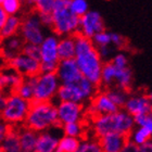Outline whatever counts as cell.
Wrapping results in <instances>:
<instances>
[{"label": "cell", "instance_id": "cell-32", "mask_svg": "<svg viewBox=\"0 0 152 152\" xmlns=\"http://www.w3.org/2000/svg\"><path fill=\"white\" fill-rule=\"evenodd\" d=\"M0 6L7 15L12 16L16 15V13L20 11L22 7V2H20L19 0H1Z\"/></svg>", "mask_w": 152, "mask_h": 152}, {"label": "cell", "instance_id": "cell-31", "mask_svg": "<svg viewBox=\"0 0 152 152\" xmlns=\"http://www.w3.org/2000/svg\"><path fill=\"white\" fill-rule=\"evenodd\" d=\"M76 152H103L102 148L99 143L98 139H89L85 138L84 140H80L79 146L76 150Z\"/></svg>", "mask_w": 152, "mask_h": 152}, {"label": "cell", "instance_id": "cell-45", "mask_svg": "<svg viewBox=\"0 0 152 152\" xmlns=\"http://www.w3.org/2000/svg\"><path fill=\"white\" fill-rule=\"evenodd\" d=\"M7 19H8V15L6 14V12L2 10V8H1V6H0V28L3 26V24L6 23Z\"/></svg>", "mask_w": 152, "mask_h": 152}, {"label": "cell", "instance_id": "cell-24", "mask_svg": "<svg viewBox=\"0 0 152 152\" xmlns=\"http://www.w3.org/2000/svg\"><path fill=\"white\" fill-rule=\"evenodd\" d=\"M132 80H133V73H132L129 66L125 67V69H116L115 78H114L115 88L122 89L124 91L128 92L130 86H132Z\"/></svg>", "mask_w": 152, "mask_h": 152}, {"label": "cell", "instance_id": "cell-26", "mask_svg": "<svg viewBox=\"0 0 152 152\" xmlns=\"http://www.w3.org/2000/svg\"><path fill=\"white\" fill-rule=\"evenodd\" d=\"M80 140L77 138L63 136L59 139L57 149L54 152H76Z\"/></svg>", "mask_w": 152, "mask_h": 152}, {"label": "cell", "instance_id": "cell-19", "mask_svg": "<svg viewBox=\"0 0 152 152\" xmlns=\"http://www.w3.org/2000/svg\"><path fill=\"white\" fill-rule=\"evenodd\" d=\"M16 130H18V135H19V141H20V147H21V151L34 152L35 146H36V141H37L38 133H36L34 130L25 127L23 124H22V126L16 125Z\"/></svg>", "mask_w": 152, "mask_h": 152}, {"label": "cell", "instance_id": "cell-21", "mask_svg": "<svg viewBox=\"0 0 152 152\" xmlns=\"http://www.w3.org/2000/svg\"><path fill=\"white\" fill-rule=\"evenodd\" d=\"M58 59L59 61L71 60L75 58L74 36H65L58 41Z\"/></svg>", "mask_w": 152, "mask_h": 152}, {"label": "cell", "instance_id": "cell-12", "mask_svg": "<svg viewBox=\"0 0 152 152\" xmlns=\"http://www.w3.org/2000/svg\"><path fill=\"white\" fill-rule=\"evenodd\" d=\"M117 111H120V109L110 100L105 92H98L91 99L86 113L90 114L92 118H95L100 115L116 113Z\"/></svg>", "mask_w": 152, "mask_h": 152}, {"label": "cell", "instance_id": "cell-14", "mask_svg": "<svg viewBox=\"0 0 152 152\" xmlns=\"http://www.w3.org/2000/svg\"><path fill=\"white\" fill-rule=\"evenodd\" d=\"M56 74H57L58 79L60 82V85L73 84L82 77V74L79 72L74 59L59 61Z\"/></svg>", "mask_w": 152, "mask_h": 152}, {"label": "cell", "instance_id": "cell-8", "mask_svg": "<svg viewBox=\"0 0 152 152\" xmlns=\"http://www.w3.org/2000/svg\"><path fill=\"white\" fill-rule=\"evenodd\" d=\"M24 20H22L21 28H20V36L25 44L40 46L42 40L45 39L42 25L38 19L37 13L33 11Z\"/></svg>", "mask_w": 152, "mask_h": 152}, {"label": "cell", "instance_id": "cell-46", "mask_svg": "<svg viewBox=\"0 0 152 152\" xmlns=\"http://www.w3.org/2000/svg\"><path fill=\"white\" fill-rule=\"evenodd\" d=\"M2 96H4V94H3L2 89H1V87H0V97H2Z\"/></svg>", "mask_w": 152, "mask_h": 152}, {"label": "cell", "instance_id": "cell-23", "mask_svg": "<svg viewBox=\"0 0 152 152\" xmlns=\"http://www.w3.org/2000/svg\"><path fill=\"white\" fill-rule=\"evenodd\" d=\"M0 151L1 152H20L21 147H20L19 135L15 126H11L9 133L3 139V141L0 143Z\"/></svg>", "mask_w": 152, "mask_h": 152}, {"label": "cell", "instance_id": "cell-33", "mask_svg": "<svg viewBox=\"0 0 152 152\" xmlns=\"http://www.w3.org/2000/svg\"><path fill=\"white\" fill-rule=\"evenodd\" d=\"M70 10L80 18L88 12V3L85 0H70Z\"/></svg>", "mask_w": 152, "mask_h": 152}, {"label": "cell", "instance_id": "cell-7", "mask_svg": "<svg viewBox=\"0 0 152 152\" xmlns=\"http://www.w3.org/2000/svg\"><path fill=\"white\" fill-rule=\"evenodd\" d=\"M31 108V102L20 98L15 94L7 96L6 105L0 112V118L11 126L24 123Z\"/></svg>", "mask_w": 152, "mask_h": 152}, {"label": "cell", "instance_id": "cell-15", "mask_svg": "<svg viewBox=\"0 0 152 152\" xmlns=\"http://www.w3.org/2000/svg\"><path fill=\"white\" fill-rule=\"evenodd\" d=\"M23 79L24 77L11 69L9 65L0 67V87L2 89L3 94L4 92H8V95L14 94L16 89L19 88V86L22 84Z\"/></svg>", "mask_w": 152, "mask_h": 152}, {"label": "cell", "instance_id": "cell-43", "mask_svg": "<svg viewBox=\"0 0 152 152\" xmlns=\"http://www.w3.org/2000/svg\"><path fill=\"white\" fill-rule=\"evenodd\" d=\"M138 146L135 145L134 142H132L130 140H128L126 143H125V146L123 147V149L121 150V152H138Z\"/></svg>", "mask_w": 152, "mask_h": 152}, {"label": "cell", "instance_id": "cell-3", "mask_svg": "<svg viewBox=\"0 0 152 152\" xmlns=\"http://www.w3.org/2000/svg\"><path fill=\"white\" fill-rule=\"evenodd\" d=\"M23 125L38 134L59 126L56 105L52 102H31V108Z\"/></svg>", "mask_w": 152, "mask_h": 152}, {"label": "cell", "instance_id": "cell-34", "mask_svg": "<svg viewBox=\"0 0 152 152\" xmlns=\"http://www.w3.org/2000/svg\"><path fill=\"white\" fill-rule=\"evenodd\" d=\"M35 12L51 14L54 8V0H37L34 2Z\"/></svg>", "mask_w": 152, "mask_h": 152}, {"label": "cell", "instance_id": "cell-20", "mask_svg": "<svg viewBox=\"0 0 152 152\" xmlns=\"http://www.w3.org/2000/svg\"><path fill=\"white\" fill-rule=\"evenodd\" d=\"M60 137L54 136L49 130L39 133L34 152H54L57 149Z\"/></svg>", "mask_w": 152, "mask_h": 152}, {"label": "cell", "instance_id": "cell-44", "mask_svg": "<svg viewBox=\"0 0 152 152\" xmlns=\"http://www.w3.org/2000/svg\"><path fill=\"white\" fill-rule=\"evenodd\" d=\"M138 152H152V143L151 140L147 141L146 143H143L141 146H138Z\"/></svg>", "mask_w": 152, "mask_h": 152}, {"label": "cell", "instance_id": "cell-25", "mask_svg": "<svg viewBox=\"0 0 152 152\" xmlns=\"http://www.w3.org/2000/svg\"><path fill=\"white\" fill-rule=\"evenodd\" d=\"M115 72H116V69L110 61L103 63V66H102L101 70V83H100V85H103L104 87L114 86Z\"/></svg>", "mask_w": 152, "mask_h": 152}, {"label": "cell", "instance_id": "cell-5", "mask_svg": "<svg viewBox=\"0 0 152 152\" xmlns=\"http://www.w3.org/2000/svg\"><path fill=\"white\" fill-rule=\"evenodd\" d=\"M97 94L98 87L82 76L73 84L59 86L56 97L60 102H74L83 104L86 100H91Z\"/></svg>", "mask_w": 152, "mask_h": 152}, {"label": "cell", "instance_id": "cell-36", "mask_svg": "<svg viewBox=\"0 0 152 152\" xmlns=\"http://www.w3.org/2000/svg\"><path fill=\"white\" fill-rule=\"evenodd\" d=\"M22 52L26 56L31 57L32 59L39 61L40 62V50H39V46H35V45H29V44H24L22 49Z\"/></svg>", "mask_w": 152, "mask_h": 152}, {"label": "cell", "instance_id": "cell-17", "mask_svg": "<svg viewBox=\"0 0 152 152\" xmlns=\"http://www.w3.org/2000/svg\"><path fill=\"white\" fill-rule=\"evenodd\" d=\"M58 41L57 36H48L45 37L42 42L39 46L40 50V62L51 63V62H59L58 59Z\"/></svg>", "mask_w": 152, "mask_h": 152}, {"label": "cell", "instance_id": "cell-29", "mask_svg": "<svg viewBox=\"0 0 152 152\" xmlns=\"http://www.w3.org/2000/svg\"><path fill=\"white\" fill-rule=\"evenodd\" d=\"M84 127H85V125L82 122H77V123H71V124H66V125H63L62 130L65 134L64 136L79 139V138L84 137V134H85Z\"/></svg>", "mask_w": 152, "mask_h": 152}, {"label": "cell", "instance_id": "cell-22", "mask_svg": "<svg viewBox=\"0 0 152 152\" xmlns=\"http://www.w3.org/2000/svg\"><path fill=\"white\" fill-rule=\"evenodd\" d=\"M21 24H22V19L20 16H8L6 23L0 28V38H1V40L18 35V33L20 32V28H21Z\"/></svg>", "mask_w": 152, "mask_h": 152}, {"label": "cell", "instance_id": "cell-11", "mask_svg": "<svg viewBox=\"0 0 152 152\" xmlns=\"http://www.w3.org/2000/svg\"><path fill=\"white\" fill-rule=\"evenodd\" d=\"M60 125L80 122L84 116V105L74 102H59L56 105Z\"/></svg>", "mask_w": 152, "mask_h": 152}, {"label": "cell", "instance_id": "cell-49", "mask_svg": "<svg viewBox=\"0 0 152 152\" xmlns=\"http://www.w3.org/2000/svg\"><path fill=\"white\" fill-rule=\"evenodd\" d=\"M0 152H1V151H0Z\"/></svg>", "mask_w": 152, "mask_h": 152}, {"label": "cell", "instance_id": "cell-38", "mask_svg": "<svg viewBox=\"0 0 152 152\" xmlns=\"http://www.w3.org/2000/svg\"><path fill=\"white\" fill-rule=\"evenodd\" d=\"M116 69H125L128 67V59L124 53H117L110 61Z\"/></svg>", "mask_w": 152, "mask_h": 152}, {"label": "cell", "instance_id": "cell-35", "mask_svg": "<svg viewBox=\"0 0 152 152\" xmlns=\"http://www.w3.org/2000/svg\"><path fill=\"white\" fill-rule=\"evenodd\" d=\"M91 41L96 48L103 47V46H110L111 45V35H110V32L103 31V32L98 33L97 35H95L91 38Z\"/></svg>", "mask_w": 152, "mask_h": 152}, {"label": "cell", "instance_id": "cell-13", "mask_svg": "<svg viewBox=\"0 0 152 152\" xmlns=\"http://www.w3.org/2000/svg\"><path fill=\"white\" fill-rule=\"evenodd\" d=\"M123 108L132 116L151 114V97L148 95H138L128 97Z\"/></svg>", "mask_w": 152, "mask_h": 152}, {"label": "cell", "instance_id": "cell-6", "mask_svg": "<svg viewBox=\"0 0 152 152\" xmlns=\"http://www.w3.org/2000/svg\"><path fill=\"white\" fill-rule=\"evenodd\" d=\"M31 80L33 85V100L31 102H51L60 86L56 73L39 74L31 77Z\"/></svg>", "mask_w": 152, "mask_h": 152}, {"label": "cell", "instance_id": "cell-9", "mask_svg": "<svg viewBox=\"0 0 152 152\" xmlns=\"http://www.w3.org/2000/svg\"><path fill=\"white\" fill-rule=\"evenodd\" d=\"M105 31V25L101 14L98 11H88L79 18L78 34L91 39L98 33Z\"/></svg>", "mask_w": 152, "mask_h": 152}, {"label": "cell", "instance_id": "cell-41", "mask_svg": "<svg viewBox=\"0 0 152 152\" xmlns=\"http://www.w3.org/2000/svg\"><path fill=\"white\" fill-rule=\"evenodd\" d=\"M97 49V52H98L99 57L102 59H107L112 54V48L110 46H103V47H98L96 48Z\"/></svg>", "mask_w": 152, "mask_h": 152}, {"label": "cell", "instance_id": "cell-16", "mask_svg": "<svg viewBox=\"0 0 152 152\" xmlns=\"http://www.w3.org/2000/svg\"><path fill=\"white\" fill-rule=\"evenodd\" d=\"M24 41L20 35L7 38L0 41V59L3 60L7 64L15 57L16 54L22 52Z\"/></svg>", "mask_w": 152, "mask_h": 152}, {"label": "cell", "instance_id": "cell-27", "mask_svg": "<svg viewBox=\"0 0 152 152\" xmlns=\"http://www.w3.org/2000/svg\"><path fill=\"white\" fill-rule=\"evenodd\" d=\"M151 133L152 130L145 128V127H139L138 129L132 132L129 135V140L137 146H141L147 141L151 140Z\"/></svg>", "mask_w": 152, "mask_h": 152}, {"label": "cell", "instance_id": "cell-10", "mask_svg": "<svg viewBox=\"0 0 152 152\" xmlns=\"http://www.w3.org/2000/svg\"><path fill=\"white\" fill-rule=\"evenodd\" d=\"M8 65L24 78L35 77L40 74V62L32 59L23 52L16 54L8 63Z\"/></svg>", "mask_w": 152, "mask_h": 152}, {"label": "cell", "instance_id": "cell-18", "mask_svg": "<svg viewBox=\"0 0 152 152\" xmlns=\"http://www.w3.org/2000/svg\"><path fill=\"white\" fill-rule=\"evenodd\" d=\"M98 140L103 152H121L125 143L129 140V136L123 134H109Z\"/></svg>", "mask_w": 152, "mask_h": 152}, {"label": "cell", "instance_id": "cell-48", "mask_svg": "<svg viewBox=\"0 0 152 152\" xmlns=\"http://www.w3.org/2000/svg\"><path fill=\"white\" fill-rule=\"evenodd\" d=\"M0 41H1V38H0Z\"/></svg>", "mask_w": 152, "mask_h": 152}, {"label": "cell", "instance_id": "cell-42", "mask_svg": "<svg viewBox=\"0 0 152 152\" xmlns=\"http://www.w3.org/2000/svg\"><path fill=\"white\" fill-rule=\"evenodd\" d=\"M10 128H11V125L7 124L6 122H3L1 118H0V143L2 142L3 139L6 138V136L9 133Z\"/></svg>", "mask_w": 152, "mask_h": 152}, {"label": "cell", "instance_id": "cell-2", "mask_svg": "<svg viewBox=\"0 0 152 152\" xmlns=\"http://www.w3.org/2000/svg\"><path fill=\"white\" fill-rule=\"evenodd\" d=\"M134 118L125 111L100 115L92 118V130L96 139H100L109 134H123L129 136L134 128Z\"/></svg>", "mask_w": 152, "mask_h": 152}, {"label": "cell", "instance_id": "cell-37", "mask_svg": "<svg viewBox=\"0 0 152 152\" xmlns=\"http://www.w3.org/2000/svg\"><path fill=\"white\" fill-rule=\"evenodd\" d=\"M134 123L137 124L139 127H145L148 129L152 130V117L151 114L148 115H138V116H134Z\"/></svg>", "mask_w": 152, "mask_h": 152}, {"label": "cell", "instance_id": "cell-30", "mask_svg": "<svg viewBox=\"0 0 152 152\" xmlns=\"http://www.w3.org/2000/svg\"><path fill=\"white\" fill-rule=\"evenodd\" d=\"M14 94L19 96L20 98L26 100V101H28V102L32 101L33 100V85H32L31 77L23 79L22 84L19 86V88L16 89Z\"/></svg>", "mask_w": 152, "mask_h": 152}, {"label": "cell", "instance_id": "cell-28", "mask_svg": "<svg viewBox=\"0 0 152 152\" xmlns=\"http://www.w3.org/2000/svg\"><path fill=\"white\" fill-rule=\"evenodd\" d=\"M104 92L107 94V96H108L109 98H110V100H111L118 109L123 108L124 104H125V102H126L127 99H128V92L124 91L122 89L113 88V89H109V90H107V91H104Z\"/></svg>", "mask_w": 152, "mask_h": 152}, {"label": "cell", "instance_id": "cell-39", "mask_svg": "<svg viewBox=\"0 0 152 152\" xmlns=\"http://www.w3.org/2000/svg\"><path fill=\"white\" fill-rule=\"evenodd\" d=\"M111 45H113L116 48H125L126 47V39L122 35L117 34V33H111Z\"/></svg>", "mask_w": 152, "mask_h": 152}, {"label": "cell", "instance_id": "cell-4", "mask_svg": "<svg viewBox=\"0 0 152 152\" xmlns=\"http://www.w3.org/2000/svg\"><path fill=\"white\" fill-rule=\"evenodd\" d=\"M52 31L58 36H72L78 32L79 18L70 10V0H54Z\"/></svg>", "mask_w": 152, "mask_h": 152}, {"label": "cell", "instance_id": "cell-40", "mask_svg": "<svg viewBox=\"0 0 152 152\" xmlns=\"http://www.w3.org/2000/svg\"><path fill=\"white\" fill-rule=\"evenodd\" d=\"M59 62H51V63H44L40 62V74H53L57 72Z\"/></svg>", "mask_w": 152, "mask_h": 152}, {"label": "cell", "instance_id": "cell-47", "mask_svg": "<svg viewBox=\"0 0 152 152\" xmlns=\"http://www.w3.org/2000/svg\"><path fill=\"white\" fill-rule=\"evenodd\" d=\"M20 152H25V151H20Z\"/></svg>", "mask_w": 152, "mask_h": 152}, {"label": "cell", "instance_id": "cell-1", "mask_svg": "<svg viewBox=\"0 0 152 152\" xmlns=\"http://www.w3.org/2000/svg\"><path fill=\"white\" fill-rule=\"evenodd\" d=\"M75 41V60L77 67L83 77L94 84L96 87L101 83V70L103 61L99 57L97 49L91 39L84 37L80 34H74Z\"/></svg>", "mask_w": 152, "mask_h": 152}]
</instances>
